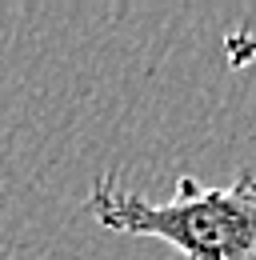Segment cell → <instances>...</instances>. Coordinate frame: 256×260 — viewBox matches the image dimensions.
<instances>
[{"instance_id": "1", "label": "cell", "mask_w": 256, "mask_h": 260, "mask_svg": "<svg viewBox=\"0 0 256 260\" xmlns=\"http://www.w3.org/2000/svg\"><path fill=\"white\" fill-rule=\"evenodd\" d=\"M88 212L108 232L160 240L184 260H256V172L232 184L176 176V192L160 204L108 172L88 192Z\"/></svg>"}, {"instance_id": "2", "label": "cell", "mask_w": 256, "mask_h": 260, "mask_svg": "<svg viewBox=\"0 0 256 260\" xmlns=\"http://www.w3.org/2000/svg\"><path fill=\"white\" fill-rule=\"evenodd\" d=\"M224 56H228V68L256 64V32H248V28L228 32V36H224Z\"/></svg>"}]
</instances>
